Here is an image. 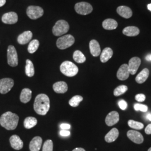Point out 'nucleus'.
I'll return each instance as SVG.
<instances>
[{
	"mask_svg": "<svg viewBox=\"0 0 151 151\" xmlns=\"http://www.w3.org/2000/svg\"><path fill=\"white\" fill-rule=\"evenodd\" d=\"M116 11L120 16L125 19H129L133 15L132 10L129 7L125 6H119L116 9Z\"/></svg>",
	"mask_w": 151,
	"mask_h": 151,
	"instance_id": "nucleus-18",
	"label": "nucleus"
},
{
	"mask_svg": "<svg viewBox=\"0 0 151 151\" xmlns=\"http://www.w3.org/2000/svg\"><path fill=\"white\" fill-rule=\"evenodd\" d=\"M6 1V0H0V7L5 5Z\"/></svg>",
	"mask_w": 151,
	"mask_h": 151,
	"instance_id": "nucleus-41",
	"label": "nucleus"
},
{
	"mask_svg": "<svg viewBox=\"0 0 151 151\" xmlns=\"http://www.w3.org/2000/svg\"><path fill=\"white\" fill-rule=\"evenodd\" d=\"M139 29L138 27L133 26L125 27L123 30V34L128 37L137 36L139 34Z\"/></svg>",
	"mask_w": 151,
	"mask_h": 151,
	"instance_id": "nucleus-24",
	"label": "nucleus"
},
{
	"mask_svg": "<svg viewBox=\"0 0 151 151\" xmlns=\"http://www.w3.org/2000/svg\"><path fill=\"white\" fill-rule=\"evenodd\" d=\"M19 117L16 114L7 111L3 114L0 118V124L6 129L12 130L17 128Z\"/></svg>",
	"mask_w": 151,
	"mask_h": 151,
	"instance_id": "nucleus-2",
	"label": "nucleus"
},
{
	"mask_svg": "<svg viewBox=\"0 0 151 151\" xmlns=\"http://www.w3.org/2000/svg\"><path fill=\"white\" fill-rule=\"evenodd\" d=\"M18 21L17 14L15 12L5 13L2 17V22L6 24H14Z\"/></svg>",
	"mask_w": 151,
	"mask_h": 151,
	"instance_id": "nucleus-10",
	"label": "nucleus"
},
{
	"mask_svg": "<svg viewBox=\"0 0 151 151\" xmlns=\"http://www.w3.org/2000/svg\"><path fill=\"white\" fill-rule=\"evenodd\" d=\"M7 62L11 67H16L18 65V55L16 49L13 45H9L8 47Z\"/></svg>",
	"mask_w": 151,
	"mask_h": 151,
	"instance_id": "nucleus-7",
	"label": "nucleus"
},
{
	"mask_svg": "<svg viewBox=\"0 0 151 151\" xmlns=\"http://www.w3.org/2000/svg\"><path fill=\"white\" fill-rule=\"evenodd\" d=\"M118 22L112 19H107L103 22V27L105 30H111L118 27Z\"/></svg>",
	"mask_w": 151,
	"mask_h": 151,
	"instance_id": "nucleus-23",
	"label": "nucleus"
},
{
	"mask_svg": "<svg viewBox=\"0 0 151 151\" xmlns=\"http://www.w3.org/2000/svg\"><path fill=\"white\" fill-rule=\"evenodd\" d=\"M150 75V71L148 68H145L135 77V81L138 83H143L147 80Z\"/></svg>",
	"mask_w": 151,
	"mask_h": 151,
	"instance_id": "nucleus-26",
	"label": "nucleus"
},
{
	"mask_svg": "<svg viewBox=\"0 0 151 151\" xmlns=\"http://www.w3.org/2000/svg\"><path fill=\"white\" fill-rule=\"evenodd\" d=\"M38 123L37 119L34 117L29 116L26 118L24 122V127L27 129H31L34 127Z\"/></svg>",
	"mask_w": 151,
	"mask_h": 151,
	"instance_id": "nucleus-27",
	"label": "nucleus"
},
{
	"mask_svg": "<svg viewBox=\"0 0 151 151\" xmlns=\"http://www.w3.org/2000/svg\"><path fill=\"white\" fill-rule=\"evenodd\" d=\"M14 85V81L10 78H5L0 80V93L6 94L10 91Z\"/></svg>",
	"mask_w": 151,
	"mask_h": 151,
	"instance_id": "nucleus-9",
	"label": "nucleus"
},
{
	"mask_svg": "<svg viewBox=\"0 0 151 151\" xmlns=\"http://www.w3.org/2000/svg\"><path fill=\"white\" fill-rule=\"evenodd\" d=\"M118 105H119V108H120L123 110H125L128 107L127 103L124 100H120L119 102H118Z\"/></svg>",
	"mask_w": 151,
	"mask_h": 151,
	"instance_id": "nucleus-36",
	"label": "nucleus"
},
{
	"mask_svg": "<svg viewBox=\"0 0 151 151\" xmlns=\"http://www.w3.org/2000/svg\"><path fill=\"white\" fill-rule=\"evenodd\" d=\"M72 151H86L82 148H76Z\"/></svg>",
	"mask_w": 151,
	"mask_h": 151,
	"instance_id": "nucleus-42",
	"label": "nucleus"
},
{
	"mask_svg": "<svg viewBox=\"0 0 151 151\" xmlns=\"http://www.w3.org/2000/svg\"><path fill=\"white\" fill-rule=\"evenodd\" d=\"M128 90V87L125 85H120L114 91V95L115 96H119L123 95Z\"/></svg>",
	"mask_w": 151,
	"mask_h": 151,
	"instance_id": "nucleus-33",
	"label": "nucleus"
},
{
	"mask_svg": "<svg viewBox=\"0 0 151 151\" xmlns=\"http://www.w3.org/2000/svg\"><path fill=\"white\" fill-rule=\"evenodd\" d=\"M32 33L30 31H26L19 35L17 38V42L21 45L28 43L32 39Z\"/></svg>",
	"mask_w": 151,
	"mask_h": 151,
	"instance_id": "nucleus-19",
	"label": "nucleus"
},
{
	"mask_svg": "<svg viewBox=\"0 0 151 151\" xmlns=\"http://www.w3.org/2000/svg\"><path fill=\"white\" fill-rule=\"evenodd\" d=\"M145 133L147 134H151V124H148L145 129Z\"/></svg>",
	"mask_w": 151,
	"mask_h": 151,
	"instance_id": "nucleus-40",
	"label": "nucleus"
},
{
	"mask_svg": "<svg viewBox=\"0 0 151 151\" xmlns=\"http://www.w3.org/2000/svg\"><path fill=\"white\" fill-rule=\"evenodd\" d=\"M146 118L148 119V120L151 121V114H147V115H146Z\"/></svg>",
	"mask_w": 151,
	"mask_h": 151,
	"instance_id": "nucleus-44",
	"label": "nucleus"
},
{
	"mask_svg": "<svg viewBox=\"0 0 151 151\" xmlns=\"http://www.w3.org/2000/svg\"><path fill=\"white\" fill-rule=\"evenodd\" d=\"M27 15L32 20H36L43 15V9L39 6H30L27 10Z\"/></svg>",
	"mask_w": 151,
	"mask_h": 151,
	"instance_id": "nucleus-8",
	"label": "nucleus"
},
{
	"mask_svg": "<svg viewBox=\"0 0 151 151\" xmlns=\"http://www.w3.org/2000/svg\"><path fill=\"white\" fill-rule=\"evenodd\" d=\"M50 109V100L48 96L44 93L39 94L35 97L34 109L39 115H45Z\"/></svg>",
	"mask_w": 151,
	"mask_h": 151,
	"instance_id": "nucleus-1",
	"label": "nucleus"
},
{
	"mask_svg": "<svg viewBox=\"0 0 151 151\" xmlns=\"http://www.w3.org/2000/svg\"><path fill=\"white\" fill-rule=\"evenodd\" d=\"M130 72L128 65L124 64L122 65L117 72V77L119 80L124 81L128 78L129 77Z\"/></svg>",
	"mask_w": 151,
	"mask_h": 151,
	"instance_id": "nucleus-13",
	"label": "nucleus"
},
{
	"mask_svg": "<svg viewBox=\"0 0 151 151\" xmlns=\"http://www.w3.org/2000/svg\"><path fill=\"white\" fill-rule=\"evenodd\" d=\"M69 29L70 25L68 23L63 20H60L55 24L52 29V32L55 36L59 37L66 34Z\"/></svg>",
	"mask_w": 151,
	"mask_h": 151,
	"instance_id": "nucleus-4",
	"label": "nucleus"
},
{
	"mask_svg": "<svg viewBox=\"0 0 151 151\" xmlns=\"http://www.w3.org/2000/svg\"><path fill=\"white\" fill-rule=\"evenodd\" d=\"M32 91L31 90L27 88H25L22 90L20 96V100L21 102L24 104H27L29 101H30L32 99Z\"/></svg>",
	"mask_w": 151,
	"mask_h": 151,
	"instance_id": "nucleus-22",
	"label": "nucleus"
},
{
	"mask_svg": "<svg viewBox=\"0 0 151 151\" xmlns=\"http://www.w3.org/2000/svg\"><path fill=\"white\" fill-rule=\"evenodd\" d=\"M146 60L148 61H151V54H148L146 56Z\"/></svg>",
	"mask_w": 151,
	"mask_h": 151,
	"instance_id": "nucleus-43",
	"label": "nucleus"
},
{
	"mask_svg": "<svg viewBox=\"0 0 151 151\" xmlns=\"http://www.w3.org/2000/svg\"><path fill=\"white\" fill-rule=\"evenodd\" d=\"M113 55V51L110 48H105L100 55V60L102 63H105L110 60Z\"/></svg>",
	"mask_w": 151,
	"mask_h": 151,
	"instance_id": "nucleus-25",
	"label": "nucleus"
},
{
	"mask_svg": "<svg viewBox=\"0 0 151 151\" xmlns=\"http://www.w3.org/2000/svg\"><path fill=\"white\" fill-rule=\"evenodd\" d=\"M134 108L135 111H141L142 112H147L148 110V106L147 105L140 104H135Z\"/></svg>",
	"mask_w": 151,
	"mask_h": 151,
	"instance_id": "nucleus-35",
	"label": "nucleus"
},
{
	"mask_svg": "<svg viewBox=\"0 0 151 151\" xmlns=\"http://www.w3.org/2000/svg\"><path fill=\"white\" fill-rule=\"evenodd\" d=\"M54 91L58 93H65L68 90L67 84L63 81L55 82L53 86Z\"/></svg>",
	"mask_w": 151,
	"mask_h": 151,
	"instance_id": "nucleus-20",
	"label": "nucleus"
},
{
	"mask_svg": "<svg viewBox=\"0 0 151 151\" xmlns=\"http://www.w3.org/2000/svg\"><path fill=\"white\" fill-rule=\"evenodd\" d=\"M119 120V113L117 111H113L108 114L105 119V123L109 127H111L116 124Z\"/></svg>",
	"mask_w": 151,
	"mask_h": 151,
	"instance_id": "nucleus-14",
	"label": "nucleus"
},
{
	"mask_svg": "<svg viewBox=\"0 0 151 151\" xmlns=\"http://www.w3.org/2000/svg\"><path fill=\"white\" fill-rule=\"evenodd\" d=\"M127 137L130 140L136 144H141L143 142L144 138L142 134L138 131L130 130L127 132Z\"/></svg>",
	"mask_w": 151,
	"mask_h": 151,
	"instance_id": "nucleus-11",
	"label": "nucleus"
},
{
	"mask_svg": "<svg viewBox=\"0 0 151 151\" xmlns=\"http://www.w3.org/2000/svg\"><path fill=\"white\" fill-rule=\"evenodd\" d=\"M42 138L40 137H35L32 138L29 144L30 151H39L42 145Z\"/></svg>",
	"mask_w": 151,
	"mask_h": 151,
	"instance_id": "nucleus-17",
	"label": "nucleus"
},
{
	"mask_svg": "<svg viewBox=\"0 0 151 151\" xmlns=\"http://www.w3.org/2000/svg\"><path fill=\"white\" fill-rule=\"evenodd\" d=\"M119 130L114 128L110 130L105 137V140L108 143H111L116 140L119 136Z\"/></svg>",
	"mask_w": 151,
	"mask_h": 151,
	"instance_id": "nucleus-21",
	"label": "nucleus"
},
{
	"mask_svg": "<svg viewBox=\"0 0 151 151\" xmlns=\"http://www.w3.org/2000/svg\"><path fill=\"white\" fill-rule=\"evenodd\" d=\"M128 124L130 128L134 129H142L144 128V124L140 122L134 121L133 120H129L128 122Z\"/></svg>",
	"mask_w": 151,
	"mask_h": 151,
	"instance_id": "nucleus-32",
	"label": "nucleus"
},
{
	"mask_svg": "<svg viewBox=\"0 0 151 151\" xmlns=\"http://www.w3.org/2000/svg\"><path fill=\"white\" fill-rule=\"evenodd\" d=\"M147 7H148V9L150 11H151V4H148V6H147Z\"/></svg>",
	"mask_w": 151,
	"mask_h": 151,
	"instance_id": "nucleus-45",
	"label": "nucleus"
},
{
	"mask_svg": "<svg viewBox=\"0 0 151 151\" xmlns=\"http://www.w3.org/2000/svg\"><path fill=\"white\" fill-rule=\"evenodd\" d=\"M60 128L62 129V130L69 129L70 128V124L63 123V124H60Z\"/></svg>",
	"mask_w": 151,
	"mask_h": 151,
	"instance_id": "nucleus-39",
	"label": "nucleus"
},
{
	"mask_svg": "<svg viewBox=\"0 0 151 151\" xmlns=\"http://www.w3.org/2000/svg\"><path fill=\"white\" fill-rule=\"evenodd\" d=\"M83 100V97L80 95H76L71 98L69 101V104L72 107H77L79 105L80 103Z\"/></svg>",
	"mask_w": 151,
	"mask_h": 151,
	"instance_id": "nucleus-31",
	"label": "nucleus"
},
{
	"mask_svg": "<svg viewBox=\"0 0 151 151\" xmlns=\"http://www.w3.org/2000/svg\"><path fill=\"white\" fill-rule=\"evenodd\" d=\"M73 58L78 63H83L86 60L84 54L80 50H76L73 54Z\"/></svg>",
	"mask_w": 151,
	"mask_h": 151,
	"instance_id": "nucleus-29",
	"label": "nucleus"
},
{
	"mask_svg": "<svg viewBox=\"0 0 151 151\" xmlns=\"http://www.w3.org/2000/svg\"><path fill=\"white\" fill-rule=\"evenodd\" d=\"M141 64V60L138 57H133L129 61L128 68L130 74L134 75L136 73Z\"/></svg>",
	"mask_w": 151,
	"mask_h": 151,
	"instance_id": "nucleus-12",
	"label": "nucleus"
},
{
	"mask_svg": "<svg viewBox=\"0 0 151 151\" xmlns=\"http://www.w3.org/2000/svg\"><path fill=\"white\" fill-rule=\"evenodd\" d=\"M135 100L138 102H143L146 100V96L144 94H137L135 96Z\"/></svg>",
	"mask_w": 151,
	"mask_h": 151,
	"instance_id": "nucleus-37",
	"label": "nucleus"
},
{
	"mask_svg": "<svg viewBox=\"0 0 151 151\" xmlns=\"http://www.w3.org/2000/svg\"><path fill=\"white\" fill-rule=\"evenodd\" d=\"M60 135L63 137H67L70 135V131L66 130H62L60 133Z\"/></svg>",
	"mask_w": 151,
	"mask_h": 151,
	"instance_id": "nucleus-38",
	"label": "nucleus"
},
{
	"mask_svg": "<svg viewBox=\"0 0 151 151\" xmlns=\"http://www.w3.org/2000/svg\"><path fill=\"white\" fill-rule=\"evenodd\" d=\"M39 47V42L38 41V40L37 39L32 40V41L30 42V43L28 45L27 50L29 53L32 54L38 50Z\"/></svg>",
	"mask_w": 151,
	"mask_h": 151,
	"instance_id": "nucleus-30",
	"label": "nucleus"
},
{
	"mask_svg": "<svg viewBox=\"0 0 151 151\" xmlns=\"http://www.w3.org/2000/svg\"><path fill=\"white\" fill-rule=\"evenodd\" d=\"M148 151H151V148H150L148 149Z\"/></svg>",
	"mask_w": 151,
	"mask_h": 151,
	"instance_id": "nucleus-46",
	"label": "nucleus"
},
{
	"mask_svg": "<svg viewBox=\"0 0 151 151\" xmlns=\"http://www.w3.org/2000/svg\"><path fill=\"white\" fill-rule=\"evenodd\" d=\"M60 72L67 77H73L78 72V68L70 61H65L60 65Z\"/></svg>",
	"mask_w": 151,
	"mask_h": 151,
	"instance_id": "nucleus-3",
	"label": "nucleus"
},
{
	"mask_svg": "<svg viewBox=\"0 0 151 151\" xmlns=\"http://www.w3.org/2000/svg\"><path fill=\"white\" fill-rule=\"evenodd\" d=\"M91 54L93 57H98L101 53V48L99 42L96 40H91L89 44Z\"/></svg>",
	"mask_w": 151,
	"mask_h": 151,
	"instance_id": "nucleus-16",
	"label": "nucleus"
},
{
	"mask_svg": "<svg viewBox=\"0 0 151 151\" xmlns=\"http://www.w3.org/2000/svg\"><path fill=\"white\" fill-rule=\"evenodd\" d=\"M75 9L78 14L82 15L90 14L93 11V7L91 5L86 2L77 3L75 6Z\"/></svg>",
	"mask_w": 151,
	"mask_h": 151,
	"instance_id": "nucleus-6",
	"label": "nucleus"
},
{
	"mask_svg": "<svg viewBox=\"0 0 151 151\" xmlns=\"http://www.w3.org/2000/svg\"><path fill=\"white\" fill-rule=\"evenodd\" d=\"M75 40L74 37L70 34L63 35L57 39V46L62 50L68 48L75 43Z\"/></svg>",
	"mask_w": 151,
	"mask_h": 151,
	"instance_id": "nucleus-5",
	"label": "nucleus"
},
{
	"mask_svg": "<svg viewBox=\"0 0 151 151\" xmlns=\"http://www.w3.org/2000/svg\"><path fill=\"white\" fill-rule=\"evenodd\" d=\"M10 142L11 146L16 150H20L22 148L24 143L21 138L17 135H13L10 138Z\"/></svg>",
	"mask_w": 151,
	"mask_h": 151,
	"instance_id": "nucleus-15",
	"label": "nucleus"
},
{
	"mask_svg": "<svg viewBox=\"0 0 151 151\" xmlns=\"http://www.w3.org/2000/svg\"><path fill=\"white\" fill-rule=\"evenodd\" d=\"M53 143L52 140H46L43 146V150L42 151H53Z\"/></svg>",
	"mask_w": 151,
	"mask_h": 151,
	"instance_id": "nucleus-34",
	"label": "nucleus"
},
{
	"mask_svg": "<svg viewBox=\"0 0 151 151\" xmlns=\"http://www.w3.org/2000/svg\"><path fill=\"white\" fill-rule=\"evenodd\" d=\"M25 73L27 76L29 77H32L35 74L34 65L32 62L30 60H26Z\"/></svg>",
	"mask_w": 151,
	"mask_h": 151,
	"instance_id": "nucleus-28",
	"label": "nucleus"
}]
</instances>
